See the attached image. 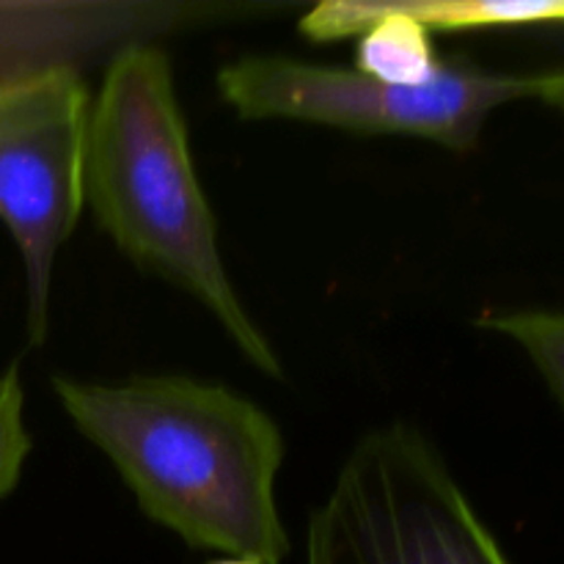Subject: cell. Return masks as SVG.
<instances>
[{
    "label": "cell",
    "mask_w": 564,
    "mask_h": 564,
    "mask_svg": "<svg viewBox=\"0 0 564 564\" xmlns=\"http://www.w3.org/2000/svg\"><path fill=\"white\" fill-rule=\"evenodd\" d=\"M91 91L69 64L0 75V220L17 242L28 290V341L50 328L55 259L83 213Z\"/></svg>",
    "instance_id": "obj_5"
},
{
    "label": "cell",
    "mask_w": 564,
    "mask_h": 564,
    "mask_svg": "<svg viewBox=\"0 0 564 564\" xmlns=\"http://www.w3.org/2000/svg\"><path fill=\"white\" fill-rule=\"evenodd\" d=\"M83 204L135 268L196 297L248 364L284 378V364L242 306L218 246V220L193 165L171 58L154 44L113 55L91 97Z\"/></svg>",
    "instance_id": "obj_2"
},
{
    "label": "cell",
    "mask_w": 564,
    "mask_h": 564,
    "mask_svg": "<svg viewBox=\"0 0 564 564\" xmlns=\"http://www.w3.org/2000/svg\"><path fill=\"white\" fill-rule=\"evenodd\" d=\"M53 391L154 523L198 551L253 564L290 556L275 499L284 435L257 402L182 375L116 386L55 375Z\"/></svg>",
    "instance_id": "obj_1"
},
{
    "label": "cell",
    "mask_w": 564,
    "mask_h": 564,
    "mask_svg": "<svg viewBox=\"0 0 564 564\" xmlns=\"http://www.w3.org/2000/svg\"><path fill=\"white\" fill-rule=\"evenodd\" d=\"M207 564H253V562L237 560V556H220V560H213V562H207Z\"/></svg>",
    "instance_id": "obj_8"
},
{
    "label": "cell",
    "mask_w": 564,
    "mask_h": 564,
    "mask_svg": "<svg viewBox=\"0 0 564 564\" xmlns=\"http://www.w3.org/2000/svg\"><path fill=\"white\" fill-rule=\"evenodd\" d=\"M479 325L496 334L510 336L512 341L527 350V356L532 358V364L538 367V372L543 375V380L549 383L551 397L556 402L562 400L564 391V323L560 312H507V314H485L479 317Z\"/></svg>",
    "instance_id": "obj_6"
},
{
    "label": "cell",
    "mask_w": 564,
    "mask_h": 564,
    "mask_svg": "<svg viewBox=\"0 0 564 564\" xmlns=\"http://www.w3.org/2000/svg\"><path fill=\"white\" fill-rule=\"evenodd\" d=\"M218 91L240 119H290L358 135H408L455 152L477 147L485 124L510 102L562 108V72H482L446 64L427 86L400 88L356 69L290 55H246L218 72Z\"/></svg>",
    "instance_id": "obj_3"
},
{
    "label": "cell",
    "mask_w": 564,
    "mask_h": 564,
    "mask_svg": "<svg viewBox=\"0 0 564 564\" xmlns=\"http://www.w3.org/2000/svg\"><path fill=\"white\" fill-rule=\"evenodd\" d=\"M306 564H510L433 444L405 422L364 435L312 512Z\"/></svg>",
    "instance_id": "obj_4"
},
{
    "label": "cell",
    "mask_w": 564,
    "mask_h": 564,
    "mask_svg": "<svg viewBox=\"0 0 564 564\" xmlns=\"http://www.w3.org/2000/svg\"><path fill=\"white\" fill-rule=\"evenodd\" d=\"M33 449L25 427V391H22L20 364H11L0 375V499L20 485L22 468Z\"/></svg>",
    "instance_id": "obj_7"
}]
</instances>
